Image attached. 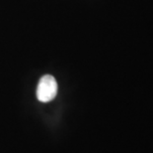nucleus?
Segmentation results:
<instances>
[{
    "instance_id": "nucleus-1",
    "label": "nucleus",
    "mask_w": 153,
    "mask_h": 153,
    "mask_svg": "<svg viewBox=\"0 0 153 153\" xmlns=\"http://www.w3.org/2000/svg\"><path fill=\"white\" fill-rule=\"evenodd\" d=\"M57 93V83L51 75L42 77L37 87V99L41 103L51 102Z\"/></svg>"
}]
</instances>
